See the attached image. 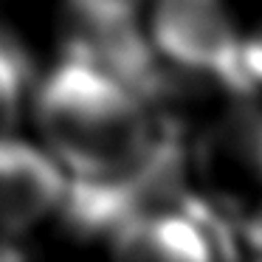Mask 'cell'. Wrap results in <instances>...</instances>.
I'll return each mask as SVG.
<instances>
[{
	"instance_id": "1",
	"label": "cell",
	"mask_w": 262,
	"mask_h": 262,
	"mask_svg": "<svg viewBox=\"0 0 262 262\" xmlns=\"http://www.w3.org/2000/svg\"><path fill=\"white\" fill-rule=\"evenodd\" d=\"M37 119L74 175L133 169L149 158L166 133V124H155L144 102L121 82L74 54L42 82Z\"/></svg>"
},
{
	"instance_id": "2",
	"label": "cell",
	"mask_w": 262,
	"mask_h": 262,
	"mask_svg": "<svg viewBox=\"0 0 262 262\" xmlns=\"http://www.w3.org/2000/svg\"><path fill=\"white\" fill-rule=\"evenodd\" d=\"M152 42L166 59L211 74L234 93H251L254 79L239 59V42L220 0H158Z\"/></svg>"
},
{
	"instance_id": "3",
	"label": "cell",
	"mask_w": 262,
	"mask_h": 262,
	"mask_svg": "<svg viewBox=\"0 0 262 262\" xmlns=\"http://www.w3.org/2000/svg\"><path fill=\"white\" fill-rule=\"evenodd\" d=\"M65 178L48 155L20 141H0V234H20L59 206Z\"/></svg>"
},
{
	"instance_id": "4",
	"label": "cell",
	"mask_w": 262,
	"mask_h": 262,
	"mask_svg": "<svg viewBox=\"0 0 262 262\" xmlns=\"http://www.w3.org/2000/svg\"><path fill=\"white\" fill-rule=\"evenodd\" d=\"M214 149H223L228 158L243 164L254 178L262 181V113L254 107H239L220 127Z\"/></svg>"
},
{
	"instance_id": "5",
	"label": "cell",
	"mask_w": 262,
	"mask_h": 262,
	"mask_svg": "<svg viewBox=\"0 0 262 262\" xmlns=\"http://www.w3.org/2000/svg\"><path fill=\"white\" fill-rule=\"evenodd\" d=\"M31 76L26 51L9 34H0V104L14 110Z\"/></svg>"
},
{
	"instance_id": "6",
	"label": "cell",
	"mask_w": 262,
	"mask_h": 262,
	"mask_svg": "<svg viewBox=\"0 0 262 262\" xmlns=\"http://www.w3.org/2000/svg\"><path fill=\"white\" fill-rule=\"evenodd\" d=\"M248 243L262 254V217H256V220L248 226Z\"/></svg>"
}]
</instances>
